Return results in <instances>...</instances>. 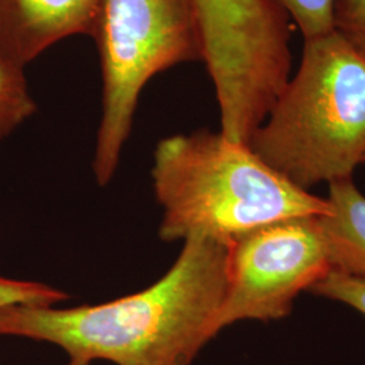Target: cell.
<instances>
[{"instance_id": "2", "label": "cell", "mask_w": 365, "mask_h": 365, "mask_svg": "<svg viewBox=\"0 0 365 365\" xmlns=\"http://www.w3.org/2000/svg\"><path fill=\"white\" fill-rule=\"evenodd\" d=\"M164 210L160 238L207 237L230 245L261 226L325 215L327 199L310 194L267 165L248 145L221 133L176 134L161 140L152 168Z\"/></svg>"}, {"instance_id": "4", "label": "cell", "mask_w": 365, "mask_h": 365, "mask_svg": "<svg viewBox=\"0 0 365 365\" xmlns=\"http://www.w3.org/2000/svg\"><path fill=\"white\" fill-rule=\"evenodd\" d=\"M93 39L102 68V118L92 167L106 185L145 86L172 66L203 61V39L195 0H105Z\"/></svg>"}, {"instance_id": "12", "label": "cell", "mask_w": 365, "mask_h": 365, "mask_svg": "<svg viewBox=\"0 0 365 365\" xmlns=\"http://www.w3.org/2000/svg\"><path fill=\"white\" fill-rule=\"evenodd\" d=\"M334 31L365 58V0L334 1Z\"/></svg>"}, {"instance_id": "1", "label": "cell", "mask_w": 365, "mask_h": 365, "mask_svg": "<svg viewBox=\"0 0 365 365\" xmlns=\"http://www.w3.org/2000/svg\"><path fill=\"white\" fill-rule=\"evenodd\" d=\"M229 245L190 237L150 287L96 306L0 309V336L53 344L69 359L115 365H192L222 329Z\"/></svg>"}, {"instance_id": "8", "label": "cell", "mask_w": 365, "mask_h": 365, "mask_svg": "<svg viewBox=\"0 0 365 365\" xmlns=\"http://www.w3.org/2000/svg\"><path fill=\"white\" fill-rule=\"evenodd\" d=\"M37 111L25 68L0 51V140L10 135Z\"/></svg>"}, {"instance_id": "3", "label": "cell", "mask_w": 365, "mask_h": 365, "mask_svg": "<svg viewBox=\"0 0 365 365\" xmlns=\"http://www.w3.org/2000/svg\"><path fill=\"white\" fill-rule=\"evenodd\" d=\"M250 150L304 191L352 178L365 153V58L336 31L304 39L288 78Z\"/></svg>"}, {"instance_id": "5", "label": "cell", "mask_w": 365, "mask_h": 365, "mask_svg": "<svg viewBox=\"0 0 365 365\" xmlns=\"http://www.w3.org/2000/svg\"><path fill=\"white\" fill-rule=\"evenodd\" d=\"M330 269L318 217L274 222L241 235L229 245L220 327L287 317L300 292Z\"/></svg>"}, {"instance_id": "7", "label": "cell", "mask_w": 365, "mask_h": 365, "mask_svg": "<svg viewBox=\"0 0 365 365\" xmlns=\"http://www.w3.org/2000/svg\"><path fill=\"white\" fill-rule=\"evenodd\" d=\"M330 211L318 227L333 271L365 277V196L353 178L329 182Z\"/></svg>"}, {"instance_id": "6", "label": "cell", "mask_w": 365, "mask_h": 365, "mask_svg": "<svg viewBox=\"0 0 365 365\" xmlns=\"http://www.w3.org/2000/svg\"><path fill=\"white\" fill-rule=\"evenodd\" d=\"M105 0H0V51L26 68L72 36L95 38Z\"/></svg>"}, {"instance_id": "14", "label": "cell", "mask_w": 365, "mask_h": 365, "mask_svg": "<svg viewBox=\"0 0 365 365\" xmlns=\"http://www.w3.org/2000/svg\"><path fill=\"white\" fill-rule=\"evenodd\" d=\"M363 164H365V153H364V157H363Z\"/></svg>"}, {"instance_id": "9", "label": "cell", "mask_w": 365, "mask_h": 365, "mask_svg": "<svg viewBox=\"0 0 365 365\" xmlns=\"http://www.w3.org/2000/svg\"><path fill=\"white\" fill-rule=\"evenodd\" d=\"M288 18L298 26L304 39L334 31L336 0H276Z\"/></svg>"}, {"instance_id": "11", "label": "cell", "mask_w": 365, "mask_h": 365, "mask_svg": "<svg viewBox=\"0 0 365 365\" xmlns=\"http://www.w3.org/2000/svg\"><path fill=\"white\" fill-rule=\"evenodd\" d=\"M314 295L339 300L365 315V277L330 269L309 289Z\"/></svg>"}, {"instance_id": "13", "label": "cell", "mask_w": 365, "mask_h": 365, "mask_svg": "<svg viewBox=\"0 0 365 365\" xmlns=\"http://www.w3.org/2000/svg\"><path fill=\"white\" fill-rule=\"evenodd\" d=\"M92 363L84 361V360H78V359H69V363L66 365H91Z\"/></svg>"}, {"instance_id": "10", "label": "cell", "mask_w": 365, "mask_h": 365, "mask_svg": "<svg viewBox=\"0 0 365 365\" xmlns=\"http://www.w3.org/2000/svg\"><path fill=\"white\" fill-rule=\"evenodd\" d=\"M68 299V294L51 286L0 276V309L16 304L51 307Z\"/></svg>"}]
</instances>
